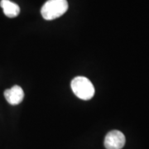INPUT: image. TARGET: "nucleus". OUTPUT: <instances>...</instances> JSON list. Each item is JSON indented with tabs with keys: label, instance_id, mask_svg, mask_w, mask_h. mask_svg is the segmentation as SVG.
<instances>
[{
	"label": "nucleus",
	"instance_id": "nucleus-5",
	"mask_svg": "<svg viewBox=\"0 0 149 149\" xmlns=\"http://www.w3.org/2000/svg\"><path fill=\"white\" fill-rule=\"evenodd\" d=\"M0 6L3 10V13L8 17H15L20 13L19 6L10 0H1Z\"/></svg>",
	"mask_w": 149,
	"mask_h": 149
},
{
	"label": "nucleus",
	"instance_id": "nucleus-3",
	"mask_svg": "<svg viewBox=\"0 0 149 149\" xmlns=\"http://www.w3.org/2000/svg\"><path fill=\"white\" fill-rule=\"evenodd\" d=\"M126 139L124 134L118 130H112L107 133L104 139L106 149H122L125 145Z\"/></svg>",
	"mask_w": 149,
	"mask_h": 149
},
{
	"label": "nucleus",
	"instance_id": "nucleus-2",
	"mask_svg": "<svg viewBox=\"0 0 149 149\" xmlns=\"http://www.w3.org/2000/svg\"><path fill=\"white\" fill-rule=\"evenodd\" d=\"M71 89L75 95L80 100H89L95 95V87L89 79L84 76H77L71 81Z\"/></svg>",
	"mask_w": 149,
	"mask_h": 149
},
{
	"label": "nucleus",
	"instance_id": "nucleus-4",
	"mask_svg": "<svg viewBox=\"0 0 149 149\" xmlns=\"http://www.w3.org/2000/svg\"><path fill=\"white\" fill-rule=\"evenodd\" d=\"M4 97L6 100L12 105H16L20 104L24 98V92L20 86L14 85L10 89L4 91Z\"/></svg>",
	"mask_w": 149,
	"mask_h": 149
},
{
	"label": "nucleus",
	"instance_id": "nucleus-1",
	"mask_svg": "<svg viewBox=\"0 0 149 149\" xmlns=\"http://www.w3.org/2000/svg\"><path fill=\"white\" fill-rule=\"evenodd\" d=\"M68 3L66 0H48L41 9V13L44 19L51 21L61 17L68 10Z\"/></svg>",
	"mask_w": 149,
	"mask_h": 149
}]
</instances>
